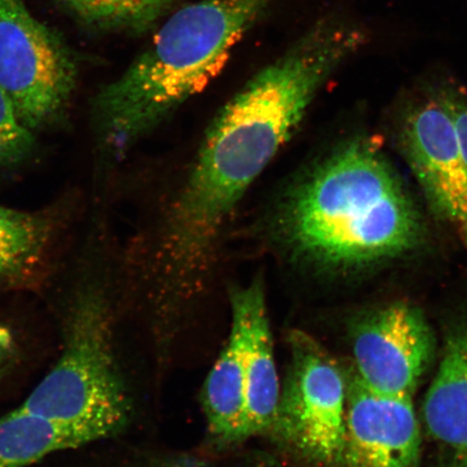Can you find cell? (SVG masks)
Listing matches in <instances>:
<instances>
[{
    "label": "cell",
    "mask_w": 467,
    "mask_h": 467,
    "mask_svg": "<svg viewBox=\"0 0 467 467\" xmlns=\"http://www.w3.org/2000/svg\"><path fill=\"white\" fill-rule=\"evenodd\" d=\"M202 400L208 431L215 442L229 446L244 441V341L235 320L232 319L229 338L204 382Z\"/></svg>",
    "instance_id": "cell-12"
},
{
    "label": "cell",
    "mask_w": 467,
    "mask_h": 467,
    "mask_svg": "<svg viewBox=\"0 0 467 467\" xmlns=\"http://www.w3.org/2000/svg\"><path fill=\"white\" fill-rule=\"evenodd\" d=\"M232 319L244 341L246 410L244 440L270 434L275 421L280 385L273 336L261 278L234 288L230 295Z\"/></svg>",
    "instance_id": "cell-10"
},
{
    "label": "cell",
    "mask_w": 467,
    "mask_h": 467,
    "mask_svg": "<svg viewBox=\"0 0 467 467\" xmlns=\"http://www.w3.org/2000/svg\"><path fill=\"white\" fill-rule=\"evenodd\" d=\"M290 363L271 433L313 467H343L348 379L330 355L301 330L287 337Z\"/></svg>",
    "instance_id": "cell-5"
},
{
    "label": "cell",
    "mask_w": 467,
    "mask_h": 467,
    "mask_svg": "<svg viewBox=\"0 0 467 467\" xmlns=\"http://www.w3.org/2000/svg\"><path fill=\"white\" fill-rule=\"evenodd\" d=\"M57 222L46 212H21L0 204V285L19 282L43 265Z\"/></svg>",
    "instance_id": "cell-14"
},
{
    "label": "cell",
    "mask_w": 467,
    "mask_h": 467,
    "mask_svg": "<svg viewBox=\"0 0 467 467\" xmlns=\"http://www.w3.org/2000/svg\"><path fill=\"white\" fill-rule=\"evenodd\" d=\"M275 0H201L175 11L119 78L96 98L104 144L116 156L201 92Z\"/></svg>",
    "instance_id": "cell-3"
},
{
    "label": "cell",
    "mask_w": 467,
    "mask_h": 467,
    "mask_svg": "<svg viewBox=\"0 0 467 467\" xmlns=\"http://www.w3.org/2000/svg\"><path fill=\"white\" fill-rule=\"evenodd\" d=\"M15 352V342L13 335L5 327L0 326V373L10 363Z\"/></svg>",
    "instance_id": "cell-18"
},
{
    "label": "cell",
    "mask_w": 467,
    "mask_h": 467,
    "mask_svg": "<svg viewBox=\"0 0 467 467\" xmlns=\"http://www.w3.org/2000/svg\"><path fill=\"white\" fill-rule=\"evenodd\" d=\"M463 236H464V242L467 248V224L463 225Z\"/></svg>",
    "instance_id": "cell-19"
},
{
    "label": "cell",
    "mask_w": 467,
    "mask_h": 467,
    "mask_svg": "<svg viewBox=\"0 0 467 467\" xmlns=\"http://www.w3.org/2000/svg\"><path fill=\"white\" fill-rule=\"evenodd\" d=\"M356 375L366 387L410 397L435 355V337L421 309L396 302L368 313L352 330Z\"/></svg>",
    "instance_id": "cell-7"
},
{
    "label": "cell",
    "mask_w": 467,
    "mask_h": 467,
    "mask_svg": "<svg viewBox=\"0 0 467 467\" xmlns=\"http://www.w3.org/2000/svg\"><path fill=\"white\" fill-rule=\"evenodd\" d=\"M20 407L89 431L96 441L126 425L130 400L117 369L108 307L96 291L75 302L60 359Z\"/></svg>",
    "instance_id": "cell-4"
},
{
    "label": "cell",
    "mask_w": 467,
    "mask_h": 467,
    "mask_svg": "<svg viewBox=\"0 0 467 467\" xmlns=\"http://www.w3.org/2000/svg\"><path fill=\"white\" fill-rule=\"evenodd\" d=\"M85 26L100 31L140 34L171 13L178 0H58Z\"/></svg>",
    "instance_id": "cell-15"
},
{
    "label": "cell",
    "mask_w": 467,
    "mask_h": 467,
    "mask_svg": "<svg viewBox=\"0 0 467 467\" xmlns=\"http://www.w3.org/2000/svg\"><path fill=\"white\" fill-rule=\"evenodd\" d=\"M423 416L429 433L445 452V467H467V323L447 337Z\"/></svg>",
    "instance_id": "cell-11"
},
{
    "label": "cell",
    "mask_w": 467,
    "mask_h": 467,
    "mask_svg": "<svg viewBox=\"0 0 467 467\" xmlns=\"http://www.w3.org/2000/svg\"><path fill=\"white\" fill-rule=\"evenodd\" d=\"M276 234L295 258L350 270L416 246L421 220L399 175L370 140L327 157L284 197Z\"/></svg>",
    "instance_id": "cell-2"
},
{
    "label": "cell",
    "mask_w": 467,
    "mask_h": 467,
    "mask_svg": "<svg viewBox=\"0 0 467 467\" xmlns=\"http://www.w3.org/2000/svg\"><path fill=\"white\" fill-rule=\"evenodd\" d=\"M34 132L23 124L14 103L0 87V171L26 160L35 145Z\"/></svg>",
    "instance_id": "cell-16"
},
{
    "label": "cell",
    "mask_w": 467,
    "mask_h": 467,
    "mask_svg": "<svg viewBox=\"0 0 467 467\" xmlns=\"http://www.w3.org/2000/svg\"><path fill=\"white\" fill-rule=\"evenodd\" d=\"M421 436L410 397L375 392L348 379L343 467H419Z\"/></svg>",
    "instance_id": "cell-9"
},
{
    "label": "cell",
    "mask_w": 467,
    "mask_h": 467,
    "mask_svg": "<svg viewBox=\"0 0 467 467\" xmlns=\"http://www.w3.org/2000/svg\"><path fill=\"white\" fill-rule=\"evenodd\" d=\"M441 97L452 117L459 138L460 148L462 150L463 159L467 166V99L453 95V93H447V95Z\"/></svg>",
    "instance_id": "cell-17"
},
{
    "label": "cell",
    "mask_w": 467,
    "mask_h": 467,
    "mask_svg": "<svg viewBox=\"0 0 467 467\" xmlns=\"http://www.w3.org/2000/svg\"><path fill=\"white\" fill-rule=\"evenodd\" d=\"M401 145L434 213L466 225L467 166L452 117L441 96L408 114Z\"/></svg>",
    "instance_id": "cell-8"
},
{
    "label": "cell",
    "mask_w": 467,
    "mask_h": 467,
    "mask_svg": "<svg viewBox=\"0 0 467 467\" xmlns=\"http://www.w3.org/2000/svg\"><path fill=\"white\" fill-rule=\"evenodd\" d=\"M96 441L89 431L17 408L0 419V467H26L47 455Z\"/></svg>",
    "instance_id": "cell-13"
},
{
    "label": "cell",
    "mask_w": 467,
    "mask_h": 467,
    "mask_svg": "<svg viewBox=\"0 0 467 467\" xmlns=\"http://www.w3.org/2000/svg\"><path fill=\"white\" fill-rule=\"evenodd\" d=\"M78 81L68 46L36 19L22 0H0V87L29 130H43L66 114Z\"/></svg>",
    "instance_id": "cell-6"
},
{
    "label": "cell",
    "mask_w": 467,
    "mask_h": 467,
    "mask_svg": "<svg viewBox=\"0 0 467 467\" xmlns=\"http://www.w3.org/2000/svg\"><path fill=\"white\" fill-rule=\"evenodd\" d=\"M365 42L358 26L321 20L215 116L168 215L160 254L169 287L200 283L244 192L297 130L326 80Z\"/></svg>",
    "instance_id": "cell-1"
}]
</instances>
